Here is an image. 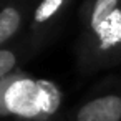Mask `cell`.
<instances>
[{"label":"cell","instance_id":"cell-1","mask_svg":"<svg viewBox=\"0 0 121 121\" xmlns=\"http://www.w3.org/2000/svg\"><path fill=\"white\" fill-rule=\"evenodd\" d=\"M61 93L50 80H33L20 71L12 75L4 96V116L22 121H47L60 108Z\"/></svg>","mask_w":121,"mask_h":121},{"label":"cell","instance_id":"cell-2","mask_svg":"<svg viewBox=\"0 0 121 121\" xmlns=\"http://www.w3.org/2000/svg\"><path fill=\"white\" fill-rule=\"evenodd\" d=\"M73 121H121V95L104 93L83 103Z\"/></svg>","mask_w":121,"mask_h":121},{"label":"cell","instance_id":"cell-3","mask_svg":"<svg viewBox=\"0 0 121 121\" xmlns=\"http://www.w3.org/2000/svg\"><path fill=\"white\" fill-rule=\"evenodd\" d=\"M119 5L121 0H88L81 10V20H83L81 38H88L98 33L113 17V13L119 9Z\"/></svg>","mask_w":121,"mask_h":121},{"label":"cell","instance_id":"cell-4","mask_svg":"<svg viewBox=\"0 0 121 121\" xmlns=\"http://www.w3.org/2000/svg\"><path fill=\"white\" fill-rule=\"evenodd\" d=\"M30 0H7L0 9V48H4L27 22Z\"/></svg>","mask_w":121,"mask_h":121},{"label":"cell","instance_id":"cell-5","mask_svg":"<svg viewBox=\"0 0 121 121\" xmlns=\"http://www.w3.org/2000/svg\"><path fill=\"white\" fill-rule=\"evenodd\" d=\"M70 0H40L38 5L33 9L30 30L35 37H38L42 32L48 30L50 25L58 18V15L66 9Z\"/></svg>","mask_w":121,"mask_h":121},{"label":"cell","instance_id":"cell-6","mask_svg":"<svg viewBox=\"0 0 121 121\" xmlns=\"http://www.w3.org/2000/svg\"><path fill=\"white\" fill-rule=\"evenodd\" d=\"M30 52L28 47H4L0 48V80H4L13 73H17L18 65L22 60L27 58V53Z\"/></svg>","mask_w":121,"mask_h":121},{"label":"cell","instance_id":"cell-7","mask_svg":"<svg viewBox=\"0 0 121 121\" xmlns=\"http://www.w3.org/2000/svg\"><path fill=\"white\" fill-rule=\"evenodd\" d=\"M5 2H7V0H0V9L4 7V4H5Z\"/></svg>","mask_w":121,"mask_h":121}]
</instances>
